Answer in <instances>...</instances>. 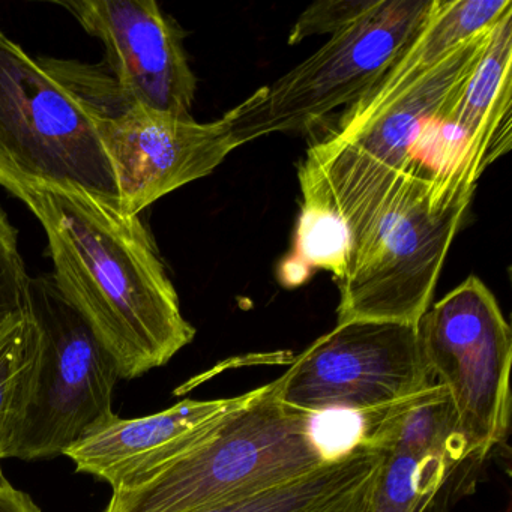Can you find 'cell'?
Returning a JSON list of instances; mask_svg holds the SVG:
<instances>
[{"label": "cell", "mask_w": 512, "mask_h": 512, "mask_svg": "<svg viewBox=\"0 0 512 512\" xmlns=\"http://www.w3.org/2000/svg\"><path fill=\"white\" fill-rule=\"evenodd\" d=\"M38 218L53 278L110 353L121 379L169 364L196 337L157 244L139 215L76 187L8 188Z\"/></svg>", "instance_id": "1"}, {"label": "cell", "mask_w": 512, "mask_h": 512, "mask_svg": "<svg viewBox=\"0 0 512 512\" xmlns=\"http://www.w3.org/2000/svg\"><path fill=\"white\" fill-rule=\"evenodd\" d=\"M491 29L431 67L412 68L398 56L380 82L308 148L298 170L301 211L337 218L350 244L398 179L424 164L418 158L422 142L475 73Z\"/></svg>", "instance_id": "2"}, {"label": "cell", "mask_w": 512, "mask_h": 512, "mask_svg": "<svg viewBox=\"0 0 512 512\" xmlns=\"http://www.w3.org/2000/svg\"><path fill=\"white\" fill-rule=\"evenodd\" d=\"M478 181L464 167L433 172L419 164L389 191L349 244L337 283V323L418 325L433 301L443 263Z\"/></svg>", "instance_id": "3"}, {"label": "cell", "mask_w": 512, "mask_h": 512, "mask_svg": "<svg viewBox=\"0 0 512 512\" xmlns=\"http://www.w3.org/2000/svg\"><path fill=\"white\" fill-rule=\"evenodd\" d=\"M335 458L317 437L314 416L281 403L271 382L248 392L196 448L112 490L103 512L208 511L289 484Z\"/></svg>", "instance_id": "4"}, {"label": "cell", "mask_w": 512, "mask_h": 512, "mask_svg": "<svg viewBox=\"0 0 512 512\" xmlns=\"http://www.w3.org/2000/svg\"><path fill=\"white\" fill-rule=\"evenodd\" d=\"M434 0H377L361 19L223 116L233 146L319 127L368 94L424 25Z\"/></svg>", "instance_id": "5"}, {"label": "cell", "mask_w": 512, "mask_h": 512, "mask_svg": "<svg viewBox=\"0 0 512 512\" xmlns=\"http://www.w3.org/2000/svg\"><path fill=\"white\" fill-rule=\"evenodd\" d=\"M82 104L112 163L122 212L139 215L161 197L211 175L235 151L223 119L157 112L134 103L101 65L40 59Z\"/></svg>", "instance_id": "6"}, {"label": "cell", "mask_w": 512, "mask_h": 512, "mask_svg": "<svg viewBox=\"0 0 512 512\" xmlns=\"http://www.w3.org/2000/svg\"><path fill=\"white\" fill-rule=\"evenodd\" d=\"M67 185L121 208L112 163L77 98L0 29V187Z\"/></svg>", "instance_id": "7"}, {"label": "cell", "mask_w": 512, "mask_h": 512, "mask_svg": "<svg viewBox=\"0 0 512 512\" xmlns=\"http://www.w3.org/2000/svg\"><path fill=\"white\" fill-rule=\"evenodd\" d=\"M416 326L434 382L451 398L467 460H484L511 424L512 331L496 296L470 275Z\"/></svg>", "instance_id": "8"}, {"label": "cell", "mask_w": 512, "mask_h": 512, "mask_svg": "<svg viewBox=\"0 0 512 512\" xmlns=\"http://www.w3.org/2000/svg\"><path fill=\"white\" fill-rule=\"evenodd\" d=\"M31 310L41 332L34 389L11 458H55L115 415L121 379L110 353L59 292L53 275L31 280Z\"/></svg>", "instance_id": "9"}, {"label": "cell", "mask_w": 512, "mask_h": 512, "mask_svg": "<svg viewBox=\"0 0 512 512\" xmlns=\"http://www.w3.org/2000/svg\"><path fill=\"white\" fill-rule=\"evenodd\" d=\"M278 400L305 415H376L436 385L425 362L418 326L353 320L293 359L274 380Z\"/></svg>", "instance_id": "10"}, {"label": "cell", "mask_w": 512, "mask_h": 512, "mask_svg": "<svg viewBox=\"0 0 512 512\" xmlns=\"http://www.w3.org/2000/svg\"><path fill=\"white\" fill-rule=\"evenodd\" d=\"M106 49L107 67L128 98L175 116H191L197 79L178 23L154 0L61 2Z\"/></svg>", "instance_id": "11"}, {"label": "cell", "mask_w": 512, "mask_h": 512, "mask_svg": "<svg viewBox=\"0 0 512 512\" xmlns=\"http://www.w3.org/2000/svg\"><path fill=\"white\" fill-rule=\"evenodd\" d=\"M361 442L382 452L367 512H425L467 460L448 392L440 385L362 419Z\"/></svg>", "instance_id": "12"}, {"label": "cell", "mask_w": 512, "mask_h": 512, "mask_svg": "<svg viewBox=\"0 0 512 512\" xmlns=\"http://www.w3.org/2000/svg\"><path fill=\"white\" fill-rule=\"evenodd\" d=\"M248 392L218 400H184L163 412L125 419L112 415L65 455L76 472L115 488L139 481L196 448L247 400Z\"/></svg>", "instance_id": "13"}, {"label": "cell", "mask_w": 512, "mask_h": 512, "mask_svg": "<svg viewBox=\"0 0 512 512\" xmlns=\"http://www.w3.org/2000/svg\"><path fill=\"white\" fill-rule=\"evenodd\" d=\"M512 10L506 11L488 38L484 55L439 131L457 133L463 146L460 161L481 178L511 149Z\"/></svg>", "instance_id": "14"}, {"label": "cell", "mask_w": 512, "mask_h": 512, "mask_svg": "<svg viewBox=\"0 0 512 512\" xmlns=\"http://www.w3.org/2000/svg\"><path fill=\"white\" fill-rule=\"evenodd\" d=\"M382 457L361 442L296 481L203 512H367Z\"/></svg>", "instance_id": "15"}, {"label": "cell", "mask_w": 512, "mask_h": 512, "mask_svg": "<svg viewBox=\"0 0 512 512\" xmlns=\"http://www.w3.org/2000/svg\"><path fill=\"white\" fill-rule=\"evenodd\" d=\"M41 332L31 313L0 323V479L2 461L11 458L34 389Z\"/></svg>", "instance_id": "16"}, {"label": "cell", "mask_w": 512, "mask_h": 512, "mask_svg": "<svg viewBox=\"0 0 512 512\" xmlns=\"http://www.w3.org/2000/svg\"><path fill=\"white\" fill-rule=\"evenodd\" d=\"M509 10L511 0H434L430 16L404 47L401 59L409 67H431L455 47L493 28Z\"/></svg>", "instance_id": "17"}, {"label": "cell", "mask_w": 512, "mask_h": 512, "mask_svg": "<svg viewBox=\"0 0 512 512\" xmlns=\"http://www.w3.org/2000/svg\"><path fill=\"white\" fill-rule=\"evenodd\" d=\"M31 280L19 250V233L0 206V323L31 313Z\"/></svg>", "instance_id": "18"}, {"label": "cell", "mask_w": 512, "mask_h": 512, "mask_svg": "<svg viewBox=\"0 0 512 512\" xmlns=\"http://www.w3.org/2000/svg\"><path fill=\"white\" fill-rule=\"evenodd\" d=\"M377 0H326L308 7L289 34L290 46L314 35H334L361 19Z\"/></svg>", "instance_id": "19"}, {"label": "cell", "mask_w": 512, "mask_h": 512, "mask_svg": "<svg viewBox=\"0 0 512 512\" xmlns=\"http://www.w3.org/2000/svg\"><path fill=\"white\" fill-rule=\"evenodd\" d=\"M0 512H43L28 493L0 479Z\"/></svg>", "instance_id": "20"}]
</instances>
